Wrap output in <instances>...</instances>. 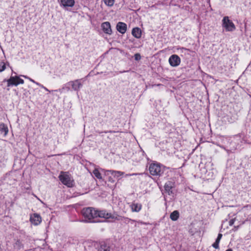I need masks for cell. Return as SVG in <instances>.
<instances>
[{
  "label": "cell",
  "mask_w": 251,
  "mask_h": 251,
  "mask_svg": "<svg viewBox=\"0 0 251 251\" xmlns=\"http://www.w3.org/2000/svg\"><path fill=\"white\" fill-rule=\"evenodd\" d=\"M102 27L103 32L107 34H111L112 33L111 25L109 22H105L102 25Z\"/></svg>",
  "instance_id": "obj_23"
},
{
  "label": "cell",
  "mask_w": 251,
  "mask_h": 251,
  "mask_svg": "<svg viewBox=\"0 0 251 251\" xmlns=\"http://www.w3.org/2000/svg\"><path fill=\"white\" fill-rule=\"evenodd\" d=\"M116 29L120 33H121V34H124L127 32V25L126 24H125L124 22H119L116 26Z\"/></svg>",
  "instance_id": "obj_21"
},
{
  "label": "cell",
  "mask_w": 251,
  "mask_h": 251,
  "mask_svg": "<svg viewBox=\"0 0 251 251\" xmlns=\"http://www.w3.org/2000/svg\"><path fill=\"white\" fill-rule=\"evenodd\" d=\"M152 65L160 75L169 79H181L192 74L196 70L195 58L188 51L175 49L155 56Z\"/></svg>",
  "instance_id": "obj_13"
},
{
  "label": "cell",
  "mask_w": 251,
  "mask_h": 251,
  "mask_svg": "<svg viewBox=\"0 0 251 251\" xmlns=\"http://www.w3.org/2000/svg\"><path fill=\"white\" fill-rule=\"evenodd\" d=\"M178 203L179 216L171 224H178L179 237L190 245L201 241L204 232L216 208L213 200L205 195L192 194Z\"/></svg>",
  "instance_id": "obj_9"
},
{
  "label": "cell",
  "mask_w": 251,
  "mask_h": 251,
  "mask_svg": "<svg viewBox=\"0 0 251 251\" xmlns=\"http://www.w3.org/2000/svg\"><path fill=\"white\" fill-rule=\"evenodd\" d=\"M100 213L97 210L91 208H85L82 210V213L86 218L88 219H93L100 215Z\"/></svg>",
  "instance_id": "obj_19"
},
{
  "label": "cell",
  "mask_w": 251,
  "mask_h": 251,
  "mask_svg": "<svg viewBox=\"0 0 251 251\" xmlns=\"http://www.w3.org/2000/svg\"><path fill=\"white\" fill-rule=\"evenodd\" d=\"M157 0H136L138 4L141 6H148L154 4Z\"/></svg>",
  "instance_id": "obj_24"
},
{
  "label": "cell",
  "mask_w": 251,
  "mask_h": 251,
  "mask_svg": "<svg viewBox=\"0 0 251 251\" xmlns=\"http://www.w3.org/2000/svg\"><path fill=\"white\" fill-rule=\"evenodd\" d=\"M239 84L246 92L251 93V62L242 74Z\"/></svg>",
  "instance_id": "obj_18"
},
{
  "label": "cell",
  "mask_w": 251,
  "mask_h": 251,
  "mask_svg": "<svg viewBox=\"0 0 251 251\" xmlns=\"http://www.w3.org/2000/svg\"><path fill=\"white\" fill-rule=\"evenodd\" d=\"M129 60L126 55L117 50L110 51L103 58L100 70L103 72H122L129 67Z\"/></svg>",
  "instance_id": "obj_16"
},
{
  "label": "cell",
  "mask_w": 251,
  "mask_h": 251,
  "mask_svg": "<svg viewBox=\"0 0 251 251\" xmlns=\"http://www.w3.org/2000/svg\"><path fill=\"white\" fill-rule=\"evenodd\" d=\"M46 208L35 198H23L15 204L13 217L23 229L35 234L44 230L49 220V214Z\"/></svg>",
  "instance_id": "obj_14"
},
{
  "label": "cell",
  "mask_w": 251,
  "mask_h": 251,
  "mask_svg": "<svg viewBox=\"0 0 251 251\" xmlns=\"http://www.w3.org/2000/svg\"><path fill=\"white\" fill-rule=\"evenodd\" d=\"M174 95L197 135H208L211 129L208 97L202 82L198 80L184 82L176 88Z\"/></svg>",
  "instance_id": "obj_11"
},
{
  "label": "cell",
  "mask_w": 251,
  "mask_h": 251,
  "mask_svg": "<svg viewBox=\"0 0 251 251\" xmlns=\"http://www.w3.org/2000/svg\"><path fill=\"white\" fill-rule=\"evenodd\" d=\"M223 6L240 15H251V0H218Z\"/></svg>",
  "instance_id": "obj_17"
},
{
  "label": "cell",
  "mask_w": 251,
  "mask_h": 251,
  "mask_svg": "<svg viewBox=\"0 0 251 251\" xmlns=\"http://www.w3.org/2000/svg\"><path fill=\"white\" fill-rule=\"evenodd\" d=\"M132 35L136 38H139L142 35V31L139 27H135L132 30Z\"/></svg>",
  "instance_id": "obj_25"
},
{
  "label": "cell",
  "mask_w": 251,
  "mask_h": 251,
  "mask_svg": "<svg viewBox=\"0 0 251 251\" xmlns=\"http://www.w3.org/2000/svg\"><path fill=\"white\" fill-rule=\"evenodd\" d=\"M239 85L218 80L210 88V125L217 134L237 133L246 125L250 110V97Z\"/></svg>",
  "instance_id": "obj_7"
},
{
  "label": "cell",
  "mask_w": 251,
  "mask_h": 251,
  "mask_svg": "<svg viewBox=\"0 0 251 251\" xmlns=\"http://www.w3.org/2000/svg\"><path fill=\"white\" fill-rule=\"evenodd\" d=\"M220 202L226 205L251 203V151L230 162L218 191Z\"/></svg>",
  "instance_id": "obj_12"
},
{
  "label": "cell",
  "mask_w": 251,
  "mask_h": 251,
  "mask_svg": "<svg viewBox=\"0 0 251 251\" xmlns=\"http://www.w3.org/2000/svg\"><path fill=\"white\" fill-rule=\"evenodd\" d=\"M135 112L134 134L141 146L154 158L183 161L196 146L197 134L175 95L166 88L147 89Z\"/></svg>",
  "instance_id": "obj_2"
},
{
  "label": "cell",
  "mask_w": 251,
  "mask_h": 251,
  "mask_svg": "<svg viewBox=\"0 0 251 251\" xmlns=\"http://www.w3.org/2000/svg\"><path fill=\"white\" fill-rule=\"evenodd\" d=\"M86 150L97 161L122 170H136L145 158L132 135L124 132L101 134L89 138Z\"/></svg>",
  "instance_id": "obj_8"
},
{
  "label": "cell",
  "mask_w": 251,
  "mask_h": 251,
  "mask_svg": "<svg viewBox=\"0 0 251 251\" xmlns=\"http://www.w3.org/2000/svg\"><path fill=\"white\" fill-rule=\"evenodd\" d=\"M229 20L213 14L205 22L200 47V64L209 75L234 79L249 63L251 40L231 33L234 25Z\"/></svg>",
  "instance_id": "obj_4"
},
{
  "label": "cell",
  "mask_w": 251,
  "mask_h": 251,
  "mask_svg": "<svg viewBox=\"0 0 251 251\" xmlns=\"http://www.w3.org/2000/svg\"><path fill=\"white\" fill-rule=\"evenodd\" d=\"M246 126V134L247 136L251 139V112L250 115L248 116Z\"/></svg>",
  "instance_id": "obj_22"
},
{
  "label": "cell",
  "mask_w": 251,
  "mask_h": 251,
  "mask_svg": "<svg viewBox=\"0 0 251 251\" xmlns=\"http://www.w3.org/2000/svg\"><path fill=\"white\" fill-rule=\"evenodd\" d=\"M61 3L65 7H72L74 5V0H61Z\"/></svg>",
  "instance_id": "obj_26"
},
{
  "label": "cell",
  "mask_w": 251,
  "mask_h": 251,
  "mask_svg": "<svg viewBox=\"0 0 251 251\" xmlns=\"http://www.w3.org/2000/svg\"><path fill=\"white\" fill-rule=\"evenodd\" d=\"M117 197L122 213L146 220L152 218L155 204L162 201L159 190L152 180L139 176L124 180L119 185Z\"/></svg>",
  "instance_id": "obj_10"
},
{
  "label": "cell",
  "mask_w": 251,
  "mask_h": 251,
  "mask_svg": "<svg viewBox=\"0 0 251 251\" xmlns=\"http://www.w3.org/2000/svg\"><path fill=\"white\" fill-rule=\"evenodd\" d=\"M105 4L108 6H111L114 4V0H103Z\"/></svg>",
  "instance_id": "obj_27"
},
{
  "label": "cell",
  "mask_w": 251,
  "mask_h": 251,
  "mask_svg": "<svg viewBox=\"0 0 251 251\" xmlns=\"http://www.w3.org/2000/svg\"><path fill=\"white\" fill-rule=\"evenodd\" d=\"M0 4L1 41L12 59L70 74L106 49L89 22L65 10L58 0H1Z\"/></svg>",
  "instance_id": "obj_1"
},
{
  "label": "cell",
  "mask_w": 251,
  "mask_h": 251,
  "mask_svg": "<svg viewBox=\"0 0 251 251\" xmlns=\"http://www.w3.org/2000/svg\"><path fill=\"white\" fill-rule=\"evenodd\" d=\"M215 153L216 149L209 144H203L197 150L188 164V175L191 179L203 186L216 180L218 173Z\"/></svg>",
  "instance_id": "obj_15"
},
{
  "label": "cell",
  "mask_w": 251,
  "mask_h": 251,
  "mask_svg": "<svg viewBox=\"0 0 251 251\" xmlns=\"http://www.w3.org/2000/svg\"><path fill=\"white\" fill-rule=\"evenodd\" d=\"M144 89L143 81L132 72L120 74L88 85L84 90V99L91 129H128Z\"/></svg>",
  "instance_id": "obj_3"
},
{
  "label": "cell",
  "mask_w": 251,
  "mask_h": 251,
  "mask_svg": "<svg viewBox=\"0 0 251 251\" xmlns=\"http://www.w3.org/2000/svg\"><path fill=\"white\" fill-rule=\"evenodd\" d=\"M149 170L151 174L152 175H159L161 171V166L157 164H151L150 166Z\"/></svg>",
  "instance_id": "obj_20"
},
{
  "label": "cell",
  "mask_w": 251,
  "mask_h": 251,
  "mask_svg": "<svg viewBox=\"0 0 251 251\" xmlns=\"http://www.w3.org/2000/svg\"><path fill=\"white\" fill-rule=\"evenodd\" d=\"M90 174L70 156L52 159L37 174L35 189L46 202H61L84 192L93 184Z\"/></svg>",
  "instance_id": "obj_5"
},
{
  "label": "cell",
  "mask_w": 251,
  "mask_h": 251,
  "mask_svg": "<svg viewBox=\"0 0 251 251\" xmlns=\"http://www.w3.org/2000/svg\"><path fill=\"white\" fill-rule=\"evenodd\" d=\"M145 38L143 54L150 56L166 48L190 47L195 43L197 28L192 20L181 14L155 10L142 16Z\"/></svg>",
  "instance_id": "obj_6"
}]
</instances>
